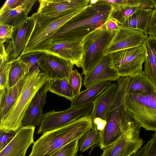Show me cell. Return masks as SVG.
<instances>
[{
    "mask_svg": "<svg viewBox=\"0 0 156 156\" xmlns=\"http://www.w3.org/2000/svg\"><path fill=\"white\" fill-rule=\"evenodd\" d=\"M35 127H21L9 144L0 151V156H25L27 150L34 144Z\"/></svg>",
    "mask_w": 156,
    "mask_h": 156,
    "instance_id": "e0dca14e",
    "label": "cell"
},
{
    "mask_svg": "<svg viewBox=\"0 0 156 156\" xmlns=\"http://www.w3.org/2000/svg\"><path fill=\"white\" fill-rule=\"evenodd\" d=\"M105 30L109 31L116 32L120 28V25L115 19L110 17L103 25Z\"/></svg>",
    "mask_w": 156,
    "mask_h": 156,
    "instance_id": "8d00e7d4",
    "label": "cell"
},
{
    "mask_svg": "<svg viewBox=\"0 0 156 156\" xmlns=\"http://www.w3.org/2000/svg\"><path fill=\"white\" fill-rule=\"evenodd\" d=\"M76 156H83L82 155H76Z\"/></svg>",
    "mask_w": 156,
    "mask_h": 156,
    "instance_id": "7bdbcfd3",
    "label": "cell"
},
{
    "mask_svg": "<svg viewBox=\"0 0 156 156\" xmlns=\"http://www.w3.org/2000/svg\"><path fill=\"white\" fill-rule=\"evenodd\" d=\"M155 35L156 36V34Z\"/></svg>",
    "mask_w": 156,
    "mask_h": 156,
    "instance_id": "ee69618b",
    "label": "cell"
},
{
    "mask_svg": "<svg viewBox=\"0 0 156 156\" xmlns=\"http://www.w3.org/2000/svg\"><path fill=\"white\" fill-rule=\"evenodd\" d=\"M50 81L48 79L34 96L26 112L22 122L21 127H35L40 125L43 115V108L46 101L48 88Z\"/></svg>",
    "mask_w": 156,
    "mask_h": 156,
    "instance_id": "2e32d148",
    "label": "cell"
},
{
    "mask_svg": "<svg viewBox=\"0 0 156 156\" xmlns=\"http://www.w3.org/2000/svg\"><path fill=\"white\" fill-rule=\"evenodd\" d=\"M143 45L145 54L143 71L156 92V36L149 35Z\"/></svg>",
    "mask_w": 156,
    "mask_h": 156,
    "instance_id": "44dd1931",
    "label": "cell"
},
{
    "mask_svg": "<svg viewBox=\"0 0 156 156\" xmlns=\"http://www.w3.org/2000/svg\"><path fill=\"white\" fill-rule=\"evenodd\" d=\"M115 33L106 30L103 25L84 39L81 65L83 75L91 71L102 61L105 48Z\"/></svg>",
    "mask_w": 156,
    "mask_h": 156,
    "instance_id": "8992f818",
    "label": "cell"
},
{
    "mask_svg": "<svg viewBox=\"0 0 156 156\" xmlns=\"http://www.w3.org/2000/svg\"><path fill=\"white\" fill-rule=\"evenodd\" d=\"M153 10L139 8L120 26L137 30L148 34V25Z\"/></svg>",
    "mask_w": 156,
    "mask_h": 156,
    "instance_id": "cb8c5ba5",
    "label": "cell"
},
{
    "mask_svg": "<svg viewBox=\"0 0 156 156\" xmlns=\"http://www.w3.org/2000/svg\"><path fill=\"white\" fill-rule=\"evenodd\" d=\"M101 133L92 128L85 133L79 139L78 142L80 151L81 153L96 145H99Z\"/></svg>",
    "mask_w": 156,
    "mask_h": 156,
    "instance_id": "f1b7e54d",
    "label": "cell"
},
{
    "mask_svg": "<svg viewBox=\"0 0 156 156\" xmlns=\"http://www.w3.org/2000/svg\"><path fill=\"white\" fill-rule=\"evenodd\" d=\"M16 132L0 130V151L11 141L15 136Z\"/></svg>",
    "mask_w": 156,
    "mask_h": 156,
    "instance_id": "e575fe53",
    "label": "cell"
},
{
    "mask_svg": "<svg viewBox=\"0 0 156 156\" xmlns=\"http://www.w3.org/2000/svg\"><path fill=\"white\" fill-rule=\"evenodd\" d=\"M139 8L135 7L114 5L110 17L115 20L121 25Z\"/></svg>",
    "mask_w": 156,
    "mask_h": 156,
    "instance_id": "f546056e",
    "label": "cell"
},
{
    "mask_svg": "<svg viewBox=\"0 0 156 156\" xmlns=\"http://www.w3.org/2000/svg\"><path fill=\"white\" fill-rule=\"evenodd\" d=\"M86 7L56 17L46 16L37 12L34 13L33 30L21 55L33 51H43L52 42L53 36L58 29Z\"/></svg>",
    "mask_w": 156,
    "mask_h": 156,
    "instance_id": "5b68a950",
    "label": "cell"
},
{
    "mask_svg": "<svg viewBox=\"0 0 156 156\" xmlns=\"http://www.w3.org/2000/svg\"><path fill=\"white\" fill-rule=\"evenodd\" d=\"M114 8L112 4L105 0H98L94 3L90 2L84 10L58 29L53 36V41H82L87 35L104 25Z\"/></svg>",
    "mask_w": 156,
    "mask_h": 156,
    "instance_id": "6da1fadb",
    "label": "cell"
},
{
    "mask_svg": "<svg viewBox=\"0 0 156 156\" xmlns=\"http://www.w3.org/2000/svg\"><path fill=\"white\" fill-rule=\"evenodd\" d=\"M156 93L153 85L143 71L140 73L131 77L127 86V94L149 95Z\"/></svg>",
    "mask_w": 156,
    "mask_h": 156,
    "instance_id": "d4e9b609",
    "label": "cell"
},
{
    "mask_svg": "<svg viewBox=\"0 0 156 156\" xmlns=\"http://www.w3.org/2000/svg\"><path fill=\"white\" fill-rule=\"evenodd\" d=\"M24 0H7L4 3L0 10L12 9L21 5Z\"/></svg>",
    "mask_w": 156,
    "mask_h": 156,
    "instance_id": "ab89813d",
    "label": "cell"
},
{
    "mask_svg": "<svg viewBox=\"0 0 156 156\" xmlns=\"http://www.w3.org/2000/svg\"><path fill=\"white\" fill-rule=\"evenodd\" d=\"M92 127L90 114L63 126L44 132L33 144L29 156H51L70 142L79 140Z\"/></svg>",
    "mask_w": 156,
    "mask_h": 156,
    "instance_id": "3957f363",
    "label": "cell"
},
{
    "mask_svg": "<svg viewBox=\"0 0 156 156\" xmlns=\"http://www.w3.org/2000/svg\"><path fill=\"white\" fill-rule=\"evenodd\" d=\"M112 83L109 81L101 82L80 91L71 101L70 107L77 108L91 103Z\"/></svg>",
    "mask_w": 156,
    "mask_h": 156,
    "instance_id": "603a6c76",
    "label": "cell"
},
{
    "mask_svg": "<svg viewBox=\"0 0 156 156\" xmlns=\"http://www.w3.org/2000/svg\"><path fill=\"white\" fill-rule=\"evenodd\" d=\"M35 24L32 15L13 27L11 40L12 43L14 59L18 58L23 52L30 37Z\"/></svg>",
    "mask_w": 156,
    "mask_h": 156,
    "instance_id": "d6986e66",
    "label": "cell"
},
{
    "mask_svg": "<svg viewBox=\"0 0 156 156\" xmlns=\"http://www.w3.org/2000/svg\"><path fill=\"white\" fill-rule=\"evenodd\" d=\"M128 110L134 120L147 131H156V93L127 94Z\"/></svg>",
    "mask_w": 156,
    "mask_h": 156,
    "instance_id": "52a82bcc",
    "label": "cell"
},
{
    "mask_svg": "<svg viewBox=\"0 0 156 156\" xmlns=\"http://www.w3.org/2000/svg\"><path fill=\"white\" fill-rule=\"evenodd\" d=\"M31 70L25 63L16 59L13 60L9 74V86L11 87L24 78Z\"/></svg>",
    "mask_w": 156,
    "mask_h": 156,
    "instance_id": "83f0119b",
    "label": "cell"
},
{
    "mask_svg": "<svg viewBox=\"0 0 156 156\" xmlns=\"http://www.w3.org/2000/svg\"><path fill=\"white\" fill-rule=\"evenodd\" d=\"M47 54L43 51H33L21 55L17 59L26 64L31 71L38 66V62Z\"/></svg>",
    "mask_w": 156,
    "mask_h": 156,
    "instance_id": "1f68e13d",
    "label": "cell"
},
{
    "mask_svg": "<svg viewBox=\"0 0 156 156\" xmlns=\"http://www.w3.org/2000/svg\"><path fill=\"white\" fill-rule=\"evenodd\" d=\"M114 5L137 7L144 9H154L151 0H105Z\"/></svg>",
    "mask_w": 156,
    "mask_h": 156,
    "instance_id": "4dcf8cb0",
    "label": "cell"
},
{
    "mask_svg": "<svg viewBox=\"0 0 156 156\" xmlns=\"http://www.w3.org/2000/svg\"><path fill=\"white\" fill-rule=\"evenodd\" d=\"M110 54V66L115 69L120 77H132L143 71L145 56L143 45L123 49Z\"/></svg>",
    "mask_w": 156,
    "mask_h": 156,
    "instance_id": "ba28073f",
    "label": "cell"
},
{
    "mask_svg": "<svg viewBox=\"0 0 156 156\" xmlns=\"http://www.w3.org/2000/svg\"><path fill=\"white\" fill-rule=\"evenodd\" d=\"M14 60L12 41L5 44L0 43V91L8 89L9 88V74Z\"/></svg>",
    "mask_w": 156,
    "mask_h": 156,
    "instance_id": "7402d4cb",
    "label": "cell"
},
{
    "mask_svg": "<svg viewBox=\"0 0 156 156\" xmlns=\"http://www.w3.org/2000/svg\"><path fill=\"white\" fill-rule=\"evenodd\" d=\"M47 80L38 66L25 76L16 103L3 121L0 123V130L16 132L21 127L22 122L30 103Z\"/></svg>",
    "mask_w": 156,
    "mask_h": 156,
    "instance_id": "277c9868",
    "label": "cell"
},
{
    "mask_svg": "<svg viewBox=\"0 0 156 156\" xmlns=\"http://www.w3.org/2000/svg\"><path fill=\"white\" fill-rule=\"evenodd\" d=\"M79 140H76L70 142L51 156H76L79 150Z\"/></svg>",
    "mask_w": 156,
    "mask_h": 156,
    "instance_id": "836d02e7",
    "label": "cell"
},
{
    "mask_svg": "<svg viewBox=\"0 0 156 156\" xmlns=\"http://www.w3.org/2000/svg\"><path fill=\"white\" fill-rule=\"evenodd\" d=\"M148 36L143 32L120 26L112 40L106 47L104 55L117 51L141 46Z\"/></svg>",
    "mask_w": 156,
    "mask_h": 156,
    "instance_id": "8fae6325",
    "label": "cell"
},
{
    "mask_svg": "<svg viewBox=\"0 0 156 156\" xmlns=\"http://www.w3.org/2000/svg\"><path fill=\"white\" fill-rule=\"evenodd\" d=\"M147 149L144 148L142 147L133 156H147Z\"/></svg>",
    "mask_w": 156,
    "mask_h": 156,
    "instance_id": "60d3db41",
    "label": "cell"
},
{
    "mask_svg": "<svg viewBox=\"0 0 156 156\" xmlns=\"http://www.w3.org/2000/svg\"><path fill=\"white\" fill-rule=\"evenodd\" d=\"M93 103L83 107L74 108L70 107L62 111L54 110L43 115L37 134H40L68 124L83 116L90 114Z\"/></svg>",
    "mask_w": 156,
    "mask_h": 156,
    "instance_id": "9c48e42d",
    "label": "cell"
},
{
    "mask_svg": "<svg viewBox=\"0 0 156 156\" xmlns=\"http://www.w3.org/2000/svg\"><path fill=\"white\" fill-rule=\"evenodd\" d=\"M156 34V7L153 10L148 25L147 34L155 35Z\"/></svg>",
    "mask_w": 156,
    "mask_h": 156,
    "instance_id": "74e56055",
    "label": "cell"
},
{
    "mask_svg": "<svg viewBox=\"0 0 156 156\" xmlns=\"http://www.w3.org/2000/svg\"><path fill=\"white\" fill-rule=\"evenodd\" d=\"M110 54L105 55L102 61L90 71L84 75L83 85L86 89L105 81H117L121 77L110 66Z\"/></svg>",
    "mask_w": 156,
    "mask_h": 156,
    "instance_id": "ac0fdd59",
    "label": "cell"
},
{
    "mask_svg": "<svg viewBox=\"0 0 156 156\" xmlns=\"http://www.w3.org/2000/svg\"><path fill=\"white\" fill-rule=\"evenodd\" d=\"M43 51L60 57L81 67L83 51L82 41H53Z\"/></svg>",
    "mask_w": 156,
    "mask_h": 156,
    "instance_id": "9a60e30c",
    "label": "cell"
},
{
    "mask_svg": "<svg viewBox=\"0 0 156 156\" xmlns=\"http://www.w3.org/2000/svg\"><path fill=\"white\" fill-rule=\"evenodd\" d=\"M68 80L75 98L80 92L83 80L81 75L76 69H73Z\"/></svg>",
    "mask_w": 156,
    "mask_h": 156,
    "instance_id": "d6a6232c",
    "label": "cell"
},
{
    "mask_svg": "<svg viewBox=\"0 0 156 156\" xmlns=\"http://www.w3.org/2000/svg\"><path fill=\"white\" fill-rule=\"evenodd\" d=\"M48 80L68 79L73 64L71 62L56 55L47 54L38 63Z\"/></svg>",
    "mask_w": 156,
    "mask_h": 156,
    "instance_id": "4fadbf2b",
    "label": "cell"
},
{
    "mask_svg": "<svg viewBox=\"0 0 156 156\" xmlns=\"http://www.w3.org/2000/svg\"><path fill=\"white\" fill-rule=\"evenodd\" d=\"M140 128L139 124L122 135L104 149L101 156H130L136 154L144 143L139 136Z\"/></svg>",
    "mask_w": 156,
    "mask_h": 156,
    "instance_id": "30bf717a",
    "label": "cell"
},
{
    "mask_svg": "<svg viewBox=\"0 0 156 156\" xmlns=\"http://www.w3.org/2000/svg\"><path fill=\"white\" fill-rule=\"evenodd\" d=\"M116 87V83H112L93 102V107L90 113L93 122L92 129L97 132H102L106 126Z\"/></svg>",
    "mask_w": 156,
    "mask_h": 156,
    "instance_id": "7c38bea8",
    "label": "cell"
},
{
    "mask_svg": "<svg viewBox=\"0 0 156 156\" xmlns=\"http://www.w3.org/2000/svg\"><path fill=\"white\" fill-rule=\"evenodd\" d=\"M13 27L6 24H0V43H5L11 39Z\"/></svg>",
    "mask_w": 156,
    "mask_h": 156,
    "instance_id": "d590c367",
    "label": "cell"
},
{
    "mask_svg": "<svg viewBox=\"0 0 156 156\" xmlns=\"http://www.w3.org/2000/svg\"><path fill=\"white\" fill-rule=\"evenodd\" d=\"M131 77H121L116 87L107 119L101 132L99 146L104 150L122 135L139 125L133 120L127 109L126 102V89Z\"/></svg>",
    "mask_w": 156,
    "mask_h": 156,
    "instance_id": "7a4b0ae2",
    "label": "cell"
},
{
    "mask_svg": "<svg viewBox=\"0 0 156 156\" xmlns=\"http://www.w3.org/2000/svg\"><path fill=\"white\" fill-rule=\"evenodd\" d=\"M25 77L13 87L9 88L3 106L0 110V123L3 121L16 103L20 93Z\"/></svg>",
    "mask_w": 156,
    "mask_h": 156,
    "instance_id": "484cf974",
    "label": "cell"
},
{
    "mask_svg": "<svg viewBox=\"0 0 156 156\" xmlns=\"http://www.w3.org/2000/svg\"><path fill=\"white\" fill-rule=\"evenodd\" d=\"M36 0H24L23 3L12 9L0 10V24L13 27L27 19Z\"/></svg>",
    "mask_w": 156,
    "mask_h": 156,
    "instance_id": "ffe728a7",
    "label": "cell"
},
{
    "mask_svg": "<svg viewBox=\"0 0 156 156\" xmlns=\"http://www.w3.org/2000/svg\"><path fill=\"white\" fill-rule=\"evenodd\" d=\"M149 140L147 156H156V131L152 135Z\"/></svg>",
    "mask_w": 156,
    "mask_h": 156,
    "instance_id": "f35d334b",
    "label": "cell"
},
{
    "mask_svg": "<svg viewBox=\"0 0 156 156\" xmlns=\"http://www.w3.org/2000/svg\"><path fill=\"white\" fill-rule=\"evenodd\" d=\"M48 91L64 97L71 101L74 98L68 80L67 79L51 80Z\"/></svg>",
    "mask_w": 156,
    "mask_h": 156,
    "instance_id": "4316f807",
    "label": "cell"
},
{
    "mask_svg": "<svg viewBox=\"0 0 156 156\" xmlns=\"http://www.w3.org/2000/svg\"><path fill=\"white\" fill-rule=\"evenodd\" d=\"M151 1L152 2H153L154 5V7H156V0H152Z\"/></svg>",
    "mask_w": 156,
    "mask_h": 156,
    "instance_id": "b9f144b4",
    "label": "cell"
},
{
    "mask_svg": "<svg viewBox=\"0 0 156 156\" xmlns=\"http://www.w3.org/2000/svg\"><path fill=\"white\" fill-rule=\"evenodd\" d=\"M90 0H40L37 12L46 16L65 15L87 7Z\"/></svg>",
    "mask_w": 156,
    "mask_h": 156,
    "instance_id": "5bb4252c",
    "label": "cell"
}]
</instances>
